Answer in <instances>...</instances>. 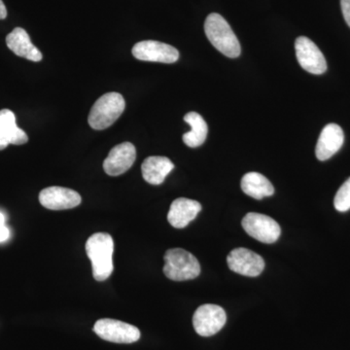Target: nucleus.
<instances>
[{"mask_svg":"<svg viewBox=\"0 0 350 350\" xmlns=\"http://www.w3.org/2000/svg\"><path fill=\"white\" fill-rule=\"evenodd\" d=\"M113 251L114 241L105 232H96L86 243V252L91 260L94 280L105 282L113 273Z\"/></svg>","mask_w":350,"mask_h":350,"instance_id":"obj_1","label":"nucleus"},{"mask_svg":"<svg viewBox=\"0 0 350 350\" xmlns=\"http://www.w3.org/2000/svg\"><path fill=\"white\" fill-rule=\"evenodd\" d=\"M204 31L209 42L226 57L234 59L241 55L239 39L222 16L209 14L204 23Z\"/></svg>","mask_w":350,"mask_h":350,"instance_id":"obj_2","label":"nucleus"},{"mask_svg":"<svg viewBox=\"0 0 350 350\" xmlns=\"http://www.w3.org/2000/svg\"><path fill=\"white\" fill-rule=\"evenodd\" d=\"M126 101L119 93H107L94 103L89 114V125L96 131L109 128L125 111Z\"/></svg>","mask_w":350,"mask_h":350,"instance_id":"obj_3","label":"nucleus"},{"mask_svg":"<svg viewBox=\"0 0 350 350\" xmlns=\"http://www.w3.org/2000/svg\"><path fill=\"white\" fill-rule=\"evenodd\" d=\"M163 273L174 282L194 280L200 275V265L197 258L182 248H172L165 252Z\"/></svg>","mask_w":350,"mask_h":350,"instance_id":"obj_4","label":"nucleus"},{"mask_svg":"<svg viewBox=\"0 0 350 350\" xmlns=\"http://www.w3.org/2000/svg\"><path fill=\"white\" fill-rule=\"evenodd\" d=\"M94 332L103 340L116 344H133L142 336L137 327L110 319L98 320L94 324Z\"/></svg>","mask_w":350,"mask_h":350,"instance_id":"obj_5","label":"nucleus"},{"mask_svg":"<svg viewBox=\"0 0 350 350\" xmlns=\"http://www.w3.org/2000/svg\"><path fill=\"white\" fill-rule=\"evenodd\" d=\"M241 225L247 234L262 243H275L282 234L278 223L264 214H246L241 221Z\"/></svg>","mask_w":350,"mask_h":350,"instance_id":"obj_6","label":"nucleus"},{"mask_svg":"<svg viewBox=\"0 0 350 350\" xmlns=\"http://www.w3.org/2000/svg\"><path fill=\"white\" fill-rule=\"evenodd\" d=\"M227 322V314L223 308L213 304L200 306L193 317V325L198 335L211 337L217 334Z\"/></svg>","mask_w":350,"mask_h":350,"instance_id":"obj_7","label":"nucleus"},{"mask_svg":"<svg viewBox=\"0 0 350 350\" xmlns=\"http://www.w3.org/2000/svg\"><path fill=\"white\" fill-rule=\"evenodd\" d=\"M131 53L135 59L152 63L174 64L179 59L176 48L155 40L140 41L133 46Z\"/></svg>","mask_w":350,"mask_h":350,"instance_id":"obj_8","label":"nucleus"},{"mask_svg":"<svg viewBox=\"0 0 350 350\" xmlns=\"http://www.w3.org/2000/svg\"><path fill=\"white\" fill-rule=\"evenodd\" d=\"M296 56L301 68L312 75H323L327 70V62L317 44L306 36H300L295 42Z\"/></svg>","mask_w":350,"mask_h":350,"instance_id":"obj_9","label":"nucleus"},{"mask_svg":"<svg viewBox=\"0 0 350 350\" xmlns=\"http://www.w3.org/2000/svg\"><path fill=\"white\" fill-rule=\"evenodd\" d=\"M227 262L234 273L250 278L261 275L265 269L264 259L260 255L243 247L232 250L228 255Z\"/></svg>","mask_w":350,"mask_h":350,"instance_id":"obj_10","label":"nucleus"},{"mask_svg":"<svg viewBox=\"0 0 350 350\" xmlns=\"http://www.w3.org/2000/svg\"><path fill=\"white\" fill-rule=\"evenodd\" d=\"M137 158L135 145L124 142L113 147L103 162V170L110 176H118L125 174L133 167Z\"/></svg>","mask_w":350,"mask_h":350,"instance_id":"obj_11","label":"nucleus"},{"mask_svg":"<svg viewBox=\"0 0 350 350\" xmlns=\"http://www.w3.org/2000/svg\"><path fill=\"white\" fill-rule=\"evenodd\" d=\"M39 202L45 208L51 211H64L79 206L81 197L71 189L52 186L41 191Z\"/></svg>","mask_w":350,"mask_h":350,"instance_id":"obj_12","label":"nucleus"},{"mask_svg":"<svg viewBox=\"0 0 350 350\" xmlns=\"http://www.w3.org/2000/svg\"><path fill=\"white\" fill-rule=\"evenodd\" d=\"M345 142V133L337 124H329L320 133L315 154L319 161H327L332 158Z\"/></svg>","mask_w":350,"mask_h":350,"instance_id":"obj_13","label":"nucleus"},{"mask_svg":"<svg viewBox=\"0 0 350 350\" xmlns=\"http://www.w3.org/2000/svg\"><path fill=\"white\" fill-rule=\"evenodd\" d=\"M200 211L202 206L197 200L179 198L174 200L170 206L167 220L172 227L183 229L197 217Z\"/></svg>","mask_w":350,"mask_h":350,"instance_id":"obj_14","label":"nucleus"},{"mask_svg":"<svg viewBox=\"0 0 350 350\" xmlns=\"http://www.w3.org/2000/svg\"><path fill=\"white\" fill-rule=\"evenodd\" d=\"M29 142V137L16 124L15 114L11 110H0V151L10 144L23 145Z\"/></svg>","mask_w":350,"mask_h":350,"instance_id":"obj_15","label":"nucleus"},{"mask_svg":"<svg viewBox=\"0 0 350 350\" xmlns=\"http://www.w3.org/2000/svg\"><path fill=\"white\" fill-rule=\"evenodd\" d=\"M6 44L7 47L18 57L36 63L42 59L40 51L32 44L29 33L22 27H16L6 36Z\"/></svg>","mask_w":350,"mask_h":350,"instance_id":"obj_16","label":"nucleus"},{"mask_svg":"<svg viewBox=\"0 0 350 350\" xmlns=\"http://www.w3.org/2000/svg\"><path fill=\"white\" fill-rule=\"evenodd\" d=\"M174 169V163L167 157L151 156L142 163V176L147 183L160 185Z\"/></svg>","mask_w":350,"mask_h":350,"instance_id":"obj_17","label":"nucleus"},{"mask_svg":"<svg viewBox=\"0 0 350 350\" xmlns=\"http://www.w3.org/2000/svg\"><path fill=\"white\" fill-rule=\"evenodd\" d=\"M241 185L243 192L255 200L271 197L275 193L273 184L267 177L258 172H248L244 174Z\"/></svg>","mask_w":350,"mask_h":350,"instance_id":"obj_18","label":"nucleus"},{"mask_svg":"<svg viewBox=\"0 0 350 350\" xmlns=\"http://www.w3.org/2000/svg\"><path fill=\"white\" fill-rule=\"evenodd\" d=\"M184 121L191 126L189 133H184V144L191 148H197L206 142L208 128L206 122L197 112H189L184 116Z\"/></svg>","mask_w":350,"mask_h":350,"instance_id":"obj_19","label":"nucleus"},{"mask_svg":"<svg viewBox=\"0 0 350 350\" xmlns=\"http://www.w3.org/2000/svg\"><path fill=\"white\" fill-rule=\"evenodd\" d=\"M334 206L340 213H345L350 209V177L338 189L334 200Z\"/></svg>","mask_w":350,"mask_h":350,"instance_id":"obj_20","label":"nucleus"},{"mask_svg":"<svg viewBox=\"0 0 350 350\" xmlns=\"http://www.w3.org/2000/svg\"><path fill=\"white\" fill-rule=\"evenodd\" d=\"M340 6L345 22L350 27V0H340Z\"/></svg>","mask_w":350,"mask_h":350,"instance_id":"obj_21","label":"nucleus"},{"mask_svg":"<svg viewBox=\"0 0 350 350\" xmlns=\"http://www.w3.org/2000/svg\"><path fill=\"white\" fill-rule=\"evenodd\" d=\"M10 236V232H9L8 228L6 226H0V243L7 241Z\"/></svg>","mask_w":350,"mask_h":350,"instance_id":"obj_22","label":"nucleus"},{"mask_svg":"<svg viewBox=\"0 0 350 350\" xmlns=\"http://www.w3.org/2000/svg\"><path fill=\"white\" fill-rule=\"evenodd\" d=\"M7 17V9L5 4L3 3L2 0H0V20L6 19Z\"/></svg>","mask_w":350,"mask_h":350,"instance_id":"obj_23","label":"nucleus"},{"mask_svg":"<svg viewBox=\"0 0 350 350\" xmlns=\"http://www.w3.org/2000/svg\"><path fill=\"white\" fill-rule=\"evenodd\" d=\"M4 223H5V216L0 213V226L4 225Z\"/></svg>","mask_w":350,"mask_h":350,"instance_id":"obj_24","label":"nucleus"}]
</instances>
